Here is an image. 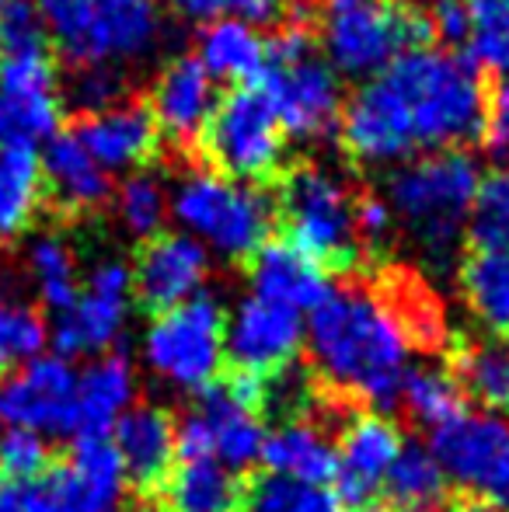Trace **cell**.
Instances as JSON below:
<instances>
[{"label": "cell", "mask_w": 509, "mask_h": 512, "mask_svg": "<svg viewBox=\"0 0 509 512\" xmlns=\"http://www.w3.org/2000/svg\"><path fill=\"white\" fill-rule=\"evenodd\" d=\"M42 203L46 189H42L39 157L32 150L0 147V244L25 234Z\"/></svg>", "instance_id": "obj_31"}, {"label": "cell", "mask_w": 509, "mask_h": 512, "mask_svg": "<svg viewBox=\"0 0 509 512\" xmlns=\"http://www.w3.org/2000/svg\"><path fill=\"white\" fill-rule=\"evenodd\" d=\"M342 512H391L387 506H363V509H342Z\"/></svg>", "instance_id": "obj_52"}, {"label": "cell", "mask_w": 509, "mask_h": 512, "mask_svg": "<svg viewBox=\"0 0 509 512\" xmlns=\"http://www.w3.org/2000/svg\"><path fill=\"white\" fill-rule=\"evenodd\" d=\"M46 478L77 512L123 509L126 471L109 436H77L67 460H56Z\"/></svg>", "instance_id": "obj_19"}, {"label": "cell", "mask_w": 509, "mask_h": 512, "mask_svg": "<svg viewBox=\"0 0 509 512\" xmlns=\"http://www.w3.org/2000/svg\"><path fill=\"white\" fill-rule=\"evenodd\" d=\"M475 251H509V168L482 175L478 196L471 203L468 230H464Z\"/></svg>", "instance_id": "obj_35"}, {"label": "cell", "mask_w": 509, "mask_h": 512, "mask_svg": "<svg viewBox=\"0 0 509 512\" xmlns=\"http://www.w3.org/2000/svg\"><path fill=\"white\" fill-rule=\"evenodd\" d=\"M133 363L123 352L102 356L77 377V432L74 436H109L133 401Z\"/></svg>", "instance_id": "obj_27"}, {"label": "cell", "mask_w": 509, "mask_h": 512, "mask_svg": "<svg viewBox=\"0 0 509 512\" xmlns=\"http://www.w3.org/2000/svg\"><path fill=\"white\" fill-rule=\"evenodd\" d=\"M116 206H119V220L133 237H157L164 230V220L171 213L168 192H164V182L154 175V171H136V175H126L123 185L116 189Z\"/></svg>", "instance_id": "obj_36"}, {"label": "cell", "mask_w": 509, "mask_h": 512, "mask_svg": "<svg viewBox=\"0 0 509 512\" xmlns=\"http://www.w3.org/2000/svg\"><path fill=\"white\" fill-rule=\"evenodd\" d=\"M384 499L391 512H447V474L436 464L429 446L405 443L384 478Z\"/></svg>", "instance_id": "obj_29"}, {"label": "cell", "mask_w": 509, "mask_h": 512, "mask_svg": "<svg viewBox=\"0 0 509 512\" xmlns=\"http://www.w3.org/2000/svg\"><path fill=\"white\" fill-rule=\"evenodd\" d=\"M478 185L482 168L468 150H436L408 157L405 164L387 171L384 203L422 255L436 269H447L468 230Z\"/></svg>", "instance_id": "obj_3"}, {"label": "cell", "mask_w": 509, "mask_h": 512, "mask_svg": "<svg viewBox=\"0 0 509 512\" xmlns=\"http://www.w3.org/2000/svg\"><path fill=\"white\" fill-rule=\"evenodd\" d=\"M461 290L482 328L509 338V251H471L461 262Z\"/></svg>", "instance_id": "obj_32"}, {"label": "cell", "mask_w": 509, "mask_h": 512, "mask_svg": "<svg viewBox=\"0 0 509 512\" xmlns=\"http://www.w3.org/2000/svg\"><path fill=\"white\" fill-rule=\"evenodd\" d=\"M112 446L123 460L126 485L150 499L175 460V415L161 405L126 408L123 418L112 425Z\"/></svg>", "instance_id": "obj_20"}, {"label": "cell", "mask_w": 509, "mask_h": 512, "mask_svg": "<svg viewBox=\"0 0 509 512\" xmlns=\"http://www.w3.org/2000/svg\"><path fill=\"white\" fill-rule=\"evenodd\" d=\"M276 220L283 241L304 251L325 272H353L363 258L356 234V192L335 171L314 161H297L279 171Z\"/></svg>", "instance_id": "obj_4"}, {"label": "cell", "mask_w": 509, "mask_h": 512, "mask_svg": "<svg viewBox=\"0 0 509 512\" xmlns=\"http://www.w3.org/2000/svg\"><path fill=\"white\" fill-rule=\"evenodd\" d=\"M196 147L213 175L262 185L283 171L286 133L269 98L255 84H248V88H234L213 105Z\"/></svg>", "instance_id": "obj_9"}, {"label": "cell", "mask_w": 509, "mask_h": 512, "mask_svg": "<svg viewBox=\"0 0 509 512\" xmlns=\"http://www.w3.org/2000/svg\"><path fill=\"white\" fill-rule=\"evenodd\" d=\"M217 105V81L206 74V67L192 53L171 56L154 77L147 108L154 119L161 140H171L175 147L192 150L199 143L206 119Z\"/></svg>", "instance_id": "obj_18"}, {"label": "cell", "mask_w": 509, "mask_h": 512, "mask_svg": "<svg viewBox=\"0 0 509 512\" xmlns=\"http://www.w3.org/2000/svg\"><path fill=\"white\" fill-rule=\"evenodd\" d=\"M0 425L35 436L77 432V373L67 359L39 356L0 377Z\"/></svg>", "instance_id": "obj_13"}, {"label": "cell", "mask_w": 509, "mask_h": 512, "mask_svg": "<svg viewBox=\"0 0 509 512\" xmlns=\"http://www.w3.org/2000/svg\"><path fill=\"white\" fill-rule=\"evenodd\" d=\"M485 102V77L464 53L412 49L346 98L342 147L367 168H398L419 150H464L482 140Z\"/></svg>", "instance_id": "obj_1"}, {"label": "cell", "mask_w": 509, "mask_h": 512, "mask_svg": "<svg viewBox=\"0 0 509 512\" xmlns=\"http://www.w3.org/2000/svg\"><path fill=\"white\" fill-rule=\"evenodd\" d=\"M468 60L475 63L478 70L485 67V70H496V74H506L509 70V14L478 21L468 42Z\"/></svg>", "instance_id": "obj_43"}, {"label": "cell", "mask_w": 509, "mask_h": 512, "mask_svg": "<svg viewBox=\"0 0 509 512\" xmlns=\"http://www.w3.org/2000/svg\"><path fill=\"white\" fill-rule=\"evenodd\" d=\"M300 349H304V317L272 300L245 297L227 321L224 359H231V370L272 380L293 370Z\"/></svg>", "instance_id": "obj_14"}, {"label": "cell", "mask_w": 509, "mask_h": 512, "mask_svg": "<svg viewBox=\"0 0 509 512\" xmlns=\"http://www.w3.org/2000/svg\"><path fill=\"white\" fill-rule=\"evenodd\" d=\"M171 216L206 251L227 262H252L276 227V203L258 185H241L213 171H192L178 182Z\"/></svg>", "instance_id": "obj_8"}, {"label": "cell", "mask_w": 509, "mask_h": 512, "mask_svg": "<svg viewBox=\"0 0 509 512\" xmlns=\"http://www.w3.org/2000/svg\"><path fill=\"white\" fill-rule=\"evenodd\" d=\"M63 105L84 115H98L105 108L126 102V74L116 67H77L74 77L60 91Z\"/></svg>", "instance_id": "obj_40"}, {"label": "cell", "mask_w": 509, "mask_h": 512, "mask_svg": "<svg viewBox=\"0 0 509 512\" xmlns=\"http://www.w3.org/2000/svg\"><path fill=\"white\" fill-rule=\"evenodd\" d=\"M245 512H342L328 488H311L279 474H258L248 485Z\"/></svg>", "instance_id": "obj_37"}, {"label": "cell", "mask_w": 509, "mask_h": 512, "mask_svg": "<svg viewBox=\"0 0 509 512\" xmlns=\"http://www.w3.org/2000/svg\"><path fill=\"white\" fill-rule=\"evenodd\" d=\"M482 143H485V150H489L492 161H509V88L489 91Z\"/></svg>", "instance_id": "obj_46"}, {"label": "cell", "mask_w": 509, "mask_h": 512, "mask_svg": "<svg viewBox=\"0 0 509 512\" xmlns=\"http://www.w3.org/2000/svg\"><path fill=\"white\" fill-rule=\"evenodd\" d=\"M49 53V35L35 0H7L4 11V56Z\"/></svg>", "instance_id": "obj_42"}, {"label": "cell", "mask_w": 509, "mask_h": 512, "mask_svg": "<svg viewBox=\"0 0 509 512\" xmlns=\"http://www.w3.org/2000/svg\"><path fill=\"white\" fill-rule=\"evenodd\" d=\"M42 182L49 185V203H56L63 213H98L112 203V175H105L95 164V157L81 147L74 133H56L42 147L39 157Z\"/></svg>", "instance_id": "obj_22"}, {"label": "cell", "mask_w": 509, "mask_h": 512, "mask_svg": "<svg viewBox=\"0 0 509 512\" xmlns=\"http://www.w3.org/2000/svg\"><path fill=\"white\" fill-rule=\"evenodd\" d=\"M450 377L457 391L478 401L489 415L509 418V345L461 342L450 352Z\"/></svg>", "instance_id": "obj_30"}, {"label": "cell", "mask_w": 509, "mask_h": 512, "mask_svg": "<svg viewBox=\"0 0 509 512\" xmlns=\"http://www.w3.org/2000/svg\"><path fill=\"white\" fill-rule=\"evenodd\" d=\"M269 39V60L255 88L269 98L279 126L293 140H325L342 122V81L325 56L314 53L311 21H290Z\"/></svg>", "instance_id": "obj_5"}, {"label": "cell", "mask_w": 509, "mask_h": 512, "mask_svg": "<svg viewBox=\"0 0 509 512\" xmlns=\"http://www.w3.org/2000/svg\"><path fill=\"white\" fill-rule=\"evenodd\" d=\"M129 300L109 297V293L81 290L77 304L63 314H56L53 324V349L60 359L74 356H95V352H109V345H116L119 331L126 321Z\"/></svg>", "instance_id": "obj_28"}, {"label": "cell", "mask_w": 509, "mask_h": 512, "mask_svg": "<svg viewBox=\"0 0 509 512\" xmlns=\"http://www.w3.org/2000/svg\"><path fill=\"white\" fill-rule=\"evenodd\" d=\"M401 446L405 439H401L394 418L381 415V411H353V418L339 432V446H335L339 450L335 499L342 509L374 506Z\"/></svg>", "instance_id": "obj_16"}, {"label": "cell", "mask_w": 509, "mask_h": 512, "mask_svg": "<svg viewBox=\"0 0 509 512\" xmlns=\"http://www.w3.org/2000/svg\"><path fill=\"white\" fill-rule=\"evenodd\" d=\"M468 11L475 14V25L478 21H489V18H499V14H509V0H464Z\"/></svg>", "instance_id": "obj_48"}, {"label": "cell", "mask_w": 509, "mask_h": 512, "mask_svg": "<svg viewBox=\"0 0 509 512\" xmlns=\"http://www.w3.org/2000/svg\"><path fill=\"white\" fill-rule=\"evenodd\" d=\"M63 98L56 63L49 53L0 60V147H46L60 133Z\"/></svg>", "instance_id": "obj_12"}, {"label": "cell", "mask_w": 509, "mask_h": 512, "mask_svg": "<svg viewBox=\"0 0 509 512\" xmlns=\"http://www.w3.org/2000/svg\"><path fill=\"white\" fill-rule=\"evenodd\" d=\"M314 35L335 74L370 81L398 56L426 49L429 18L408 0H332L318 11Z\"/></svg>", "instance_id": "obj_7"}, {"label": "cell", "mask_w": 509, "mask_h": 512, "mask_svg": "<svg viewBox=\"0 0 509 512\" xmlns=\"http://www.w3.org/2000/svg\"><path fill=\"white\" fill-rule=\"evenodd\" d=\"M74 136L105 175H136L150 168L164 147L147 102H136V98L77 119Z\"/></svg>", "instance_id": "obj_17"}, {"label": "cell", "mask_w": 509, "mask_h": 512, "mask_svg": "<svg viewBox=\"0 0 509 512\" xmlns=\"http://www.w3.org/2000/svg\"><path fill=\"white\" fill-rule=\"evenodd\" d=\"M398 405L412 415V422L426 425L429 432L447 425L464 411V394L457 391L454 377L436 366H408L405 380H401Z\"/></svg>", "instance_id": "obj_33"}, {"label": "cell", "mask_w": 509, "mask_h": 512, "mask_svg": "<svg viewBox=\"0 0 509 512\" xmlns=\"http://www.w3.org/2000/svg\"><path fill=\"white\" fill-rule=\"evenodd\" d=\"M4 11H7V0H0V60H4Z\"/></svg>", "instance_id": "obj_51"}, {"label": "cell", "mask_w": 509, "mask_h": 512, "mask_svg": "<svg viewBox=\"0 0 509 512\" xmlns=\"http://www.w3.org/2000/svg\"><path fill=\"white\" fill-rule=\"evenodd\" d=\"M46 349V321L35 307L0 300V373L39 359Z\"/></svg>", "instance_id": "obj_38"}, {"label": "cell", "mask_w": 509, "mask_h": 512, "mask_svg": "<svg viewBox=\"0 0 509 512\" xmlns=\"http://www.w3.org/2000/svg\"><path fill=\"white\" fill-rule=\"evenodd\" d=\"M252 478L217 460H182L157 485V512H245Z\"/></svg>", "instance_id": "obj_24"}, {"label": "cell", "mask_w": 509, "mask_h": 512, "mask_svg": "<svg viewBox=\"0 0 509 512\" xmlns=\"http://www.w3.org/2000/svg\"><path fill=\"white\" fill-rule=\"evenodd\" d=\"M356 234H360L363 248L381 251L394 234V216L391 206L384 203V196H374V192H360L356 196Z\"/></svg>", "instance_id": "obj_45"}, {"label": "cell", "mask_w": 509, "mask_h": 512, "mask_svg": "<svg viewBox=\"0 0 509 512\" xmlns=\"http://www.w3.org/2000/svg\"><path fill=\"white\" fill-rule=\"evenodd\" d=\"M133 297L143 314L157 317L199 297L210 279V251L182 230H161L136 251Z\"/></svg>", "instance_id": "obj_15"}, {"label": "cell", "mask_w": 509, "mask_h": 512, "mask_svg": "<svg viewBox=\"0 0 509 512\" xmlns=\"http://www.w3.org/2000/svg\"><path fill=\"white\" fill-rule=\"evenodd\" d=\"M21 506H25V512H77L53 485H49L46 474H42L35 485H28V492L21 495Z\"/></svg>", "instance_id": "obj_47"}, {"label": "cell", "mask_w": 509, "mask_h": 512, "mask_svg": "<svg viewBox=\"0 0 509 512\" xmlns=\"http://www.w3.org/2000/svg\"><path fill=\"white\" fill-rule=\"evenodd\" d=\"M429 453L443 467L447 481H457L468 495L509 512V418L461 411L447 425L433 429Z\"/></svg>", "instance_id": "obj_11"}, {"label": "cell", "mask_w": 509, "mask_h": 512, "mask_svg": "<svg viewBox=\"0 0 509 512\" xmlns=\"http://www.w3.org/2000/svg\"><path fill=\"white\" fill-rule=\"evenodd\" d=\"M447 512H499V509L482 499H475V495H461V499H450Z\"/></svg>", "instance_id": "obj_49"}, {"label": "cell", "mask_w": 509, "mask_h": 512, "mask_svg": "<svg viewBox=\"0 0 509 512\" xmlns=\"http://www.w3.org/2000/svg\"><path fill=\"white\" fill-rule=\"evenodd\" d=\"M304 342L318 387L381 415L398 408L412 342L381 293L360 286L332 290L311 310Z\"/></svg>", "instance_id": "obj_2"}, {"label": "cell", "mask_w": 509, "mask_h": 512, "mask_svg": "<svg viewBox=\"0 0 509 512\" xmlns=\"http://www.w3.org/2000/svg\"><path fill=\"white\" fill-rule=\"evenodd\" d=\"M0 512H25V506H21V488L0 481Z\"/></svg>", "instance_id": "obj_50"}, {"label": "cell", "mask_w": 509, "mask_h": 512, "mask_svg": "<svg viewBox=\"0 0 509 512\" xmlns=\"http://www.w3.org/2000/svg\"><path fill=\"white\" fill-rule=\"evenodd\" d=\"M196 60L206 67L213 81H231V84H255L269 60V39L262 28L245 25V21H210L199 25L196 35Z\"/></svg>", "instance_id": "obj_26"}, {"label": "cell", "mask_w": 509, "mask_h": 512, "mask_svg": "<svg viewBox=\"0 0 509 512\" xmlns=\"http://www.w3.org/2000/svg\"><path fill=\"white\" fill-rule=\"evenodd\" d=\"M46 35L70 67H123L164 35L157 0H35Z\"/></svg>", "instance_id": "obj_6"}, {"label": "cell", "mask_w": 509, "mask_h": 512, "mask_svg": "<svg viewBox=\"0 0 509 512\" xmlns=\"http://www.w3.org/2000/svg\"><path fill=\"white\" fill-rule=\"evenodd\" d=\"M28 269H32L35 283H39L42 304L56 314L70 310L81 297V283H77V258L70 244L56 234L35 237L32 251H28Z\"/></svg>", "instance_id": "obj_34"}, {"label": "cell", "mask_w": 509, "mask_h": 512, "mask_svg": "<svg viewBox=\"0 0 509 512\" xmlns=\"http://www.w3.org/2000/svg\"><path fill=\"white\" fill-rule=\"evenodd\" d=\"M429 32L443 39V46H468L471 32H475V14L468 11L464 0H433L426 11Z\"/></svg>", "instance_id": "obj_44"}, {"label": "cell", "mask_w": 509, "mask_h": 512, "mask_svg": "<svg viewBox=\"0 0 509 512\" xmlns=\"http://www.w3.org/2000/svg\"><path fill=\"white\" fill-rule=\"evenodd\" d=\"M227 314L217 297L199 293L182 307L157 314L143 338V356L150 370L182 391H206L224 370Z\"/></svg>", "instance_id": "obj_10"}, {"label": "cell", "mask_w": 509, "mask_h": 512, "mask_svg": "<svg viewBox=\"0 0 509 512\" xmlns=\"http://www.w3.org/2000/svg\"><path fill=\"white\" fill-rule=\"evenodd\" d=\"M248 276H252L255 297L290 307L297 314L300 310H314L335 290L328 283L325 269H318L304 251H297L283 237H269L258 248V255L248 262Z\"/></svg>", "instance_id": "obj_23"}, {"label": "cell", "mask_w": 509, "mask_h": 512, "mask_svg": "<svg viewBox=\"0 0 509 512\" xmlns=\"http://www.w3.org/2000/svg\"><path fill=\"white\" fill-rule=\"evenodd\" d=\"M262 464L269 467V474H279V478L300 481V485L311 488H328L335 485L339 450H335V439L325 425L307 415H297L279 422L272 432H265Z\"/></svg>", "instance_id": "obj_21"}, {"label": "cell", "mask_w": 509, "mask_h": 512, "mask_svg": "<svg viewBox=\"0 0 509 512\" xmlns=\"http://www.w3.org/2000/svg\"><path fill=\"white\" fill-rule=\"evenodd\" d=\"M56 464L53 450L42 436L25 429H7L0 436V481L4 485H35Z\"/></svg>", "instance_id": "obj_39"}, {"label": "cell", "mask_w": 509, "mask_h": 512, "mask_svg": "<svg viewBox=\"0 0 509 512\" xmlns=\"http://www.w3.org/2000/svg\"><path fill=\"white\" fill-rule=\"evenodd\" d=\"M175 11L199 25L210 21H245V25H276L286 14V0H171Z\"/></svg>", "instance_id": "obj_41"}, {"label": "cell", "mask_w": 509, "mask_h": 512, "mask_svg": "<svg viewBox=\"0 0 509 512\" xmlns=\"http://www.w3.org/2000/svg\"><path fill=\"white\" fill-rule=\"evenodd\" d=\"M189 411H196V418L203 422L217 464L231 467L238 474H248V467H255L262 460V443H265L262 418L227 398L220 380L213 387H206V391H199L196 405H189Z\"/></svg>", "instance_id": "obj_25"}]
</instances>
